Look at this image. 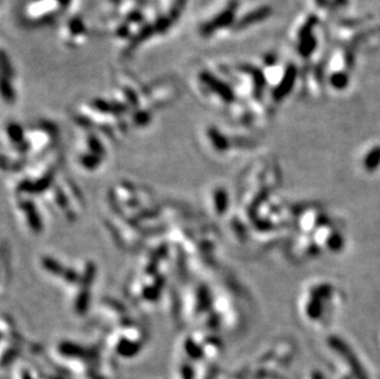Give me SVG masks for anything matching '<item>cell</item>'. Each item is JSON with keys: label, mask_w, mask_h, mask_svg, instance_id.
<instances>
[{"label": "cell", "mask_w": 380, "mask_h": 379, "mask_svg": "<svg viewBox=\"0 0 380 379\" xmlns=\"http://www.w3.org/2000/svg\"><path fill=\"white\" fill-rule=\"evenodd\" d=\"M347 83H348V78L344 73H336L331 77V84L337 89L345 88V86L347 85Z\"/></svg>", "instance_id": "3957f363"}, {"label": "cell", "mask_w": 380, "mask_h": 379, "mask_svg": "<svg viewBox=\"0 0 380 379\" xmlns=\"http://www.w3.org/2000/svg\"><path fill=\"white\" fill-rule=\"evenodd\" d=\"M295 77H297V69H295L293 65H289L287 68L284 77H283L281 84L277 86V89L275 90V96L277 99H282L283 96H286L287 94H289L291 89L293 88V84H294Z\"/></svg>", "instance_id": "7a4b0ae2"}, {"label": "cell", "mask_w": 380, "mask_h": 379, "mask_svg": "<svg viewBox=\"0 0 380 379\" xmlns=\"http://www.w3.org/2000/svg\"><path fill=\"white\" fill-rule=\"evenodd\" d=\"M16 379H36V378L35 375L27 371V369H21V371H18Z\"/></svg>", "instance_id": "277c9868"}, {"label": "cell", "mask_w": 380, "mask_h": 379, "mask_svg": "<svg viewBox=\"0 0 380 379\" xmlns=\"http://www.w3.org/2000/svg\"><path fill=\"white\" fill-rule=\"evenodd\" d=\"M317 3H319V5H326V0H316Z\"/></svg>", "instance_id": "5b68a950"}, {"label": "cell", "mask_w": 380, "mask_h": 379, "mask_svg": "<svg viewBox=\"0 0 380 379\" xmlns=\"http://www.w3.org/2000/svg\"><path fill=\"white\" fill-rule=\"evenodd\" d=\"M316 23V18H310L304 27L300 31L299 35V52L303 57H308L316 47V40L311 36V31H313L314 24Z\"/></svg>", "instance_id": "6da1fadb"}, {"label": "cell", "mask_w": 380, "mask_h": 379, "mask_svg": "<svg viewBox=\"0 0 380 379\" xmlns=\"http://www.w3.org/2000/svg\"><path fill=\"white\" fill-rule=\"evenodd\" d=\"M336 2H337L339 5H344V4H346V0H336Z\"/></svg>", "instance_id": "8992f818"}]
</instances>
